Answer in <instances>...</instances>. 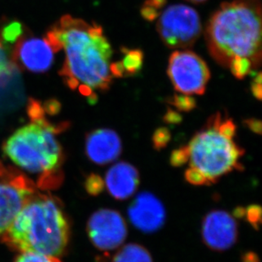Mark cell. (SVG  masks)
<instances>
[{
  "label": "cell",
  "instance_id": "obj_1",
  "mask_svg": "<svg viewBox=\"0 0 262 262\" xmlns=\"http://www.w3.org/2000/svg\"><path fill=\"white\" fill-rule=\"evenodd\" d=\"M46 38L55 53L64 50L59 74L66 84L78 89L94 104L95 91H107L112 81L110 67L113 50L101 27L64 15L53 26Z\"/></svg>",
  "mask_w": 262,
  "mask_h": 262
},
{
  "label": "cell",
  "instance_id": "obj_2",
  "mask_svg": "<svg viewBox=\"0 0 262 262\" xmlns=\"http://www.w3.org/2000/svg\"><path fill=\"white\" fill-rule=\"evenodd\" d=\"M205 38L210 55L222 67L235 57L247 58L253 67L261 59V6L259 0L223 3L210 17Z\"/></svg>",
  "mask_w": 262,
  "mask_h": 262
},
{
  "label": "cell",
  "instance_id": "obj_3",
  "mask_svg": "<svg viewBox=\"0 0 262 262\" xmlns=\"http://www.w3.org/2000/svg\"><path fill=\"white\" fill-rule=\"evenodd\" d=\"M2 236L3 242L20 252L59 257L69 244L71 227L57 200L35 193Z\"/></svg>",
  "mask_w": 262,
  "mask_h": 262
},
{
  "label": "cell",
  "instance_id": "obj_4",
  "mask_svg": "<svg viewBox=\"0 0 262 262\" xmlns=\"http://www.w3.org/2000/svg\"><path fill=\"white\" fill-rule=\"evenodd\" d=\"M220 112L209 118L186 147L189 167L201 172L207 185L216 183L223 176L244 169L240 161L244 148L235 141V137L225 134L220 126Z\"/></svg>",
  "mask_w": 262,
  "mask_h": 262
},
{
  "label": "cell",
  "instance_id": "obj_5",
  "mask_svg": "<svg viewBox=\"0 0 262 262\" xmlns=\"http://www.w3.org/2000/svg\"><path fill=\"white\" fill-rule=\"evenodd\" d=\"M67 127V122L54 125L45 117L32 121L5 142L4 152L14 163L31 172L45 173L57 170L64 155L55 134Z\"/></svg>",
  "mask_w": 262,
  "mask_h": 262
},
{
  "label": "cell",
  "instance_id": "obj_6",
  "mask_svg": "<svg viewBox=\"0 0 262 262\" xmlns=\"http://www.w3.org/2000/svg\"><path fill=\"white\" fill-rule=\"evenodd\" d=\"M201 18L193 8L184 5L169 6L159 18L157 31L170 49H187L201 36Z\"/></svg>",
  "mask_w": 262,
  "mask_h": 262
},
{
  "label": "cell",
  "instance_id": "obj_7",
  "mask_svg": "<svg viewBox=\"0 0 262 262\" xmlns=\"http://www.w3.org/2000/svg\"><path fill=\"white\" fill-rule=\"evenodd\" d=\"M167 73L176 91L187 95L205 94L210 78L204 59L188 50L175 51L171 55Z\"/></svg>",
  "mask_w": 262,
  "mask_h": 262
},
{
  "label": "cell",
  "instance_id": "obj_8",
  "mask_svg": "<svg viewBox=\"0 0 262 262\" xmlns=\"http://www.w3.org/2000/svg\"><path fill=\"white\" fill-rule=\"evenodd\" d=\"M4 178L0 182V236L36 193L34 183L24 175L5 171Z\"/></svg>",
  "mask_w": 262,
  "mask_h": 262
},
{
  "label": "cell",
  "instance_id": "obj_9",
  "mask_svg": "<svg viewBox=\"0 0 262 262\" xmlns=\"http://www.w3.org/2000/svg\"><path fill=\"white\" fill-rule=\"evenodd\" d=\"M87 233L92 244L102 251H112L120 247L127 237V228L117 210L101 209L90 216Z\"/></svg>",
  "mask_w": 262,
  "mask_h": 262
},
{
  "label": "cell",
  "instance_id": "obj_10",
  "mask_svg": "<svg viewBox=\"0 0 262 262\" xmlns=\"http://www.w3.org/2000/svg\"><path fill=\"white\" fill-rule=\"evenodd\" d=\"M55 53L46 37H19L13 49L11 59L15 67L42 73L52 66Z\"/></svg>",
  "mask_w": 262,
  "mask_h": 262
},
{
  "label": "cell",
  "instance_id": "obj_11",
  "mask_svg": "<svg viewBox=\"0 0 262 262\" xmlns=\"http://www.w3.org/2000/svg\"><path fill=\"white\" fill-rule=\"evenodd\" d=\"M201 234L203 242L210 250L224 251L237 242V222L225 210H211L204 217Z\"/></svg>",
  "mask_w": 262,
  "mask_h": 262
},
{
  "label": "cell",
  "instance_id": "obj_12",
  "mask_svg": "<svg viewBox=\"0 0 262 262\" xmlns=\"http://www.w3.org/2000/svg\"><path fill=\"white\" fill-rule=\"evenodd\" d=\"M127 214L132 224L145 233L160 230L166 220L163 203L149 192L139 193L129 205Z\"/></svg>",
  "mask_w": 262,
  "mask_h": 262
},
{
  "label": "cell",
  "instance_id": "obj_13",
  "mask_svg": "<svg viewBox=\"0 0 262 262\" xmlns=\"http://www.w3.org/2000/svg\"><path fill=\"white\" fill-rule=\"evenodd\" d=\"M122 144L117 133L109 128L92 131L86 137V154L97 165H106L118 159Z\"/></svg>",
  "mask_w": 262,
  "mask_h": 262
},
{
  "label": "cell",
  "instance_id": "obj_14",
  "mask_svg": "<svg viewBox=\"0 0 262 262\" xmlns=\"http://www.w3.org/2000/svg\"><path fill=\"white\" fill-rule=\"evenodd\" d=\"M140 183L139 172L135 166L125 161L115 164L105 175L104 185L110 194L118 201L134 195Z\"/></svg>",
  "mask_w": 262,
  "mask_h": 262
},
{
  "label": "cell",
  "instance_id": "obj_15",
  "mask_svg": "<svg viewBox=\"0 0 262 262\" xmlns=\"http://www.w3.org/2000/svg\"><path fill=\"white\" fill-rule=\"evenodd\" d=\"M112 262H153V260L150 253L144 246L128 244L117 251Z\"/></svg>",
  "mask_w": 262,
  "mask_h": 262
},
{
  "label": "cell",
  "instance_id": "obj_16",
  "mask_svg": "<svg viewBox=\"0 0 262 262\" xmlns=\"http://www.w3.org/2000/svg\"><path fill=\"white\" fill-rule=\"evenodd\" d=\"M124 58L121 61L125 77L136 74L141 70L144 62V54L140 50L124 49Z\"/></svg>",
  "mask_w": 262,
  "mask_h": 262
},
{
  "label": "cell",
  "instance_id": "obj_17",
  "mask_svg": "<svg viewBox=\"0 0 262 262\" xmlns=\"http://www.w3.org/2000/svg\"><path fill=\"white\" fill-rule=\"evenodd\" d=\"M63 180H64V175L59 169L47 171L40 176V178H38L37 187L43 190L55 189L61 185Z\"/></svg>",
  "mask_w": 262,
  "mask_h": 262
},
{
  "label": "cell",
  "instance_id": "obj_18",
  "mask_svg": "<svg viewBox=\"0 0 262 262\" xmlns=\"http://www.w3.org/2000/svg\"><path fill=\"white\" fill-rule=\"evenodd\" d=\"M228 68L236 78L241 80L250 74L254 67L251 60L247 58L235 57L231 60Z\"/></svg>",
  "mask_w": 262,
  "mask_h": 262
},
{
  "label": "cell",
  "instance_id": "obj_19",
  "mask_svg": "<svg viewBox=\"0 0 262 262\" xmlns=\"http://www.w3.org/2000/svg\"><path fill=\"white\" fill-rule=\"evenodd\" d=\"M167 102L179 112H191L196 107L195 99L187 94H174Z\"/></svg>",
  "mask_w": 262,
  "mask_h": 262
},
{
  "label": "cell",
  "instance_id": "obj_20",
  "mask_svg": "<svg viewBox=\"0 0 262 262\" xmlns=\"http://www.w3.org/2000/svg\"><path fill=\"white\" fill-rule=\"evenodd\" d=\"M85 189L89 195L98 196L104 191V181L96 173L89 174L84 183Z\"/></svg>",
  "mask_w": 262,
  "mask_h": 262
},
{
  "label": "cell",
  "instance_id": "obj_21",
  "mask_svg": "<svg viewBox=\"0 0 262 262\" xmlns=\"http://www.w3.org/2000/svg\"><path fill=\"white\" fill-rule=\"evenodd\" d=\"M14 67L15 66L13 63L11 56L9 57L5 43L2 39H0V82L11 73Z\"/></svg>",
  "mask_w": 262,
  "mask_h": 262
},
{
  "label": "cell",
  "instance_id": "obj_22",
  "mask_svg": "<svg viewBox=\"0 0 262 262\" xmlns=\"http://www.w3.org/2000/svg\"><path fill=\"white\" fill-rule=\"evenodd\" d=\"M170 140H171V132L169 131V129L167 127H159L154 132L153 136H152L153 148L156 150H161L168 145Z\"/></svg>",
  "mask_w": 262,
  "mask_h": 262
},
{
  "label": "cell",
  "instance_id": "obj_23",
  "mask_svg": "<svg viewBox=\"0 0 262 262\" xmlns=\"http://www.w3.org/2000/svg\"><path fill=\"white\" fill-rule=\"evenodd\" d=\"M255 230H259L261 224V207L259 205H250L245 208V217Z\"/></svg>",
  "mask_w": 262,
  "mask_h": 262
},
{
  "label": "cell",
  "instance_id": "obj_24",
  "mask_svg": "<svg viewBox=\"0 0 262 262\" xmlns=\"http://www.w3.org/2000/svg\"><path fill=\"white\" fill-rule=\"evenodd\" d=\"M14 262H61L59 258L38 253L23 252L18 255Z\"/></svg>",
  "mask_w": 262,
  "mask_h": 262
},
{
  "label": "cell",
  "instance_id": "obj_25",
  "mask_svg": "<svg viewBox=\"0 0 262 262\" xmlns=\"http://www.w3.org/2000/svg\"><path fill=\"white\" fill-rule=\"evenodd\" d=\"M188 150L186 145L182 146L180 148L174 149L171 152L170 156V163L174 167H180L186 163H188Z\"/></svg>",
  "mask_w": 262,
  "mask_h": 262
},
{
  "label": "cell",
  "instance_id": "obj_26",
  "mask_svg": "<svg viewBox=\"0 0 262 262\" xmlns=\"http://www.w3.org/2000/svg\"><path fill=\"white\" fill-rule=\"evenodd\" d=\"M184 178L188 183H191L193 185L207 186V182L204 178V176L201 172L196 171L195 169L191 168V167L187 169L184 172Z\"/></svg>",
  "mask_w": 262,
  "mask_h": 262
},
{
  "label": "cell",
  "instance_id": "obj_27",
  "mask_svg": "<svg viewBox=\"0 0 262 262\" xmlns=\"http://www.w3.org/2000/svg\"><path fill=\"white\" fill-rule=\"evenodd\" d=\"M140 12H141L143 18L145 19L146 20H148V21H154L160 15L158 10H156V9L152 7V6H149V5H144V4L142 6Z\"/></svg>",
  "mask_w": 262,
  "mask_h": 262
},
{
  "label": "cell",
  "instance_id": "obj_28",
  "mask_svg": "<svg viewBox=\"0 0 262 262\" xmlns=\"http://www.w3.org/2000/svg\"><path fill=\"white\" fill-rule=\"evenodd\" d=\"M163 120L166 123L176 125V124L181 123V121H183V117L178 112H175L171 108H168L167 112L164 116Z\"/></svg>",
  "mask_w": 262,
  "mask_h": 262
},
{
  "label": "cell",
  "instance_id": "obj_29",
  "mask_svg": "<svg viewBox=\"0 0 262 262\" xmlns=\"http://www.w3.org/2000/svg\"><path fill=\"white\" fill-rule=\"evenodd\" d=\"M245 126L250 129V131L253 132L254 134L260 135L261 134V121L259 119L249 118L245 119L244 121Z\"/></svg>",
  "mask_w": 262,
  "mask_h": 262
},
{
  "label": "cell",
  "instance_id": "obj_30",
  "mask_svg": "<svg viewBox=\"0 0 262 262\" xmlns=\"http://www.w3.org/2000/svg\"><path fill=\"white\" fill-rule=\"evenodd\" d=\"M251 91L258 100L261 99V72H258L257 76L254 79L251 85Z\"/></svg>",
  "mask_w": 262,
  "mask_h": 262
},
{
  "label": "cell",
  "instance_id": "obj_31",
  "mask_svg": "<svg viewBox=\"0 0 262 262\" xmlns=\"http://www.w3.org/2000/svg\"><path fill=\"white\" fill-rule=\"evenodd\" d=\"M242 262H260L258 255L253 251H248L243 254L241 257Z\"/></svg>",
  "mask_w": 262,
  "mask_h": 262
},
{
  "label": "cell",
  "instance_id": "obj_32",
  "mask_svg": "<svg viewBox=\"0 0 262 262\" xmlns=\"http://www.w3.org/2000/svg\"><path fill=\"white\" fill-rule=\"evenodd\" d=\"M166 0H146L144 5H149L156 10H160L164 5H166Z\"/></svg>",
  "mask_w": 262,
  "mask_h": 262
},
{
  "label": "cell",
  "instance_id": "obj_33",
  "mask_svg": "<svg viewBox=\"0 0 262 262\" xmlns=\"http://www.w3.org/2000/svg\"><path fill=\"white\" fill-rule=\"evenodd\" d=\"M245 207H242V206H237V207L235 208L234 210H233V216L234 218L241 219V218L245 217Z\"/></svg>",
  "mask_w": 262,
  "mask_h": 262
},
{
  "label": "cell",
  "instance_id": "obj_34",
  "mask_svg": "<svg viewBox=\"0 0 262 262\" xmlns=\"http://www.w3.org/2000/svg\"><path fill=\"white\" fill-rule=\"evenodd\" d=\"M5 171H6V170H5V167L0 164V178H3V176L5 175Z\"/></svg>",
  "mask_w": 262,
  "mask_h": 262
},
{
  "label": "cell",
  "instance_id": "obj_35",
  "mask_svg": "<svg viewBox=\"0 0 262 262\" xmlns=\"http://www.w3.org/2000/svg\"><path fill=\"white\" fill-rule=\"evenodd\" d=\"M188 1H190L192 3H203L206 0H188Z\"/></svg>",
  "mask_w": 262,
  "mask_h": 262
}]
</instances>
